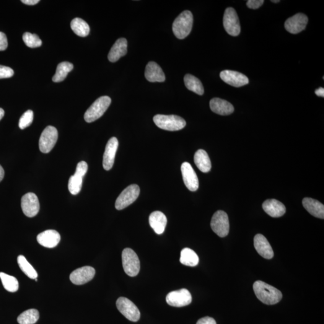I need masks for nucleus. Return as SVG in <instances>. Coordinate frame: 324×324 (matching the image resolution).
<instances>
[{"instance_id": "1", "label": "nucleus", "mask_w": 324, "mask_h": 324, "mask_svg": "<svg viewBox=\"0 0 324 324\" xmlns=\"http://www.w3.org/2000/svg\"><path fill=\"white\" fill-rule=\"evenodd\" d=\"M253 291L256 297L264 304L273 305L282 299V294L279 289L263 281H256L253 284Z\"/></svg>"}, {"instance_id": "2", "label": "nucleus", "mask_w": 324, "mask_h": 324, "mask_svg": "<svg viewBox=\"0 0 324 324\" xmlns=\"http://www.w3.org/2000/svg\"><path fill=\"white\" fill-rule=\"evenodd\" d=\"M193 15L189 10L183 12L176 18L172 25V30L176 38L183 39L188 36L192 29Z\"/></svg>"}, {"instance_id": "3", "label": "nucleus", "mask_w": 324, "mask_h": 324, "mask_svg": "<svg viewBox=\"0 0 324 324\" xmlns=\"http://www.w3.org/2000/svg\"><path fill=\"white\" fill-rule=\"evenodd\" d=\"M153 121L158 128L168 131H180L186 125V122L183 118L175 115L158 114L154 116Z\"/></svg>"}, {"instance_id": "4", "label": "nucleus", "mask_w": 324, "mask_h": 324, "mask_svg": "<svg viewBox=\"0 0 324 324\" xmlns=\"http://www.w3.org/2000/svg\"><path fill=\"white\" fill-rule=\"evenodd\" d=\"M111 103V99L110 97L102 96L98 98L85 112L84 114L85 121L87 123H92L100 118L108 110Z\"/></svg>"}, {"instance_id": "5", "label": "nucleus", "mask_w": 324, "mask_h": 324, "mask_svg": "<svg viewBox=\"0 0 324 324\" xmlns=\"http://www.w3.org/2000/svg\"><path fill=\"white\" fill-rule=\"evenodd\" d=\"M122 263L124 271L131 277L138 275L140 271V261L137 254L130 248H126L122 252Z\"/></svg>"}, {"instance_id": "6", "label": "nucleus", "mask_w": 324, "mask_h": 324, "mask_svg": "<svg viewBox=\"0 0 324 324\" xmlns=\"http://www.w3.org/2000/svg\"><path fill=\"white\" fill-rule=\"evenodd\" d=\"M140 188L138 185H132L122 191L116 199L115 208L118 210H121L133 203L138 198Z\"/></svg>"}, {"instance_id": "7", "label": "nucleus", "mask_w": 324, "mask_h": 324, "mask_svg": "<svg viewBox=\"0 0 324 324\" xmlns=\"http://www.w3.org/2000/svg\"><path fill=\"white\" fill-rule=\"evenodd\" d=\"M211 227L220 237H226L229 232V218L226 212L222 210L215 212L211 219Z\"/></svg>"}, {"instance_id": "8", "label": "nucleus", "mask_w": 324, "mask_h": 324, "mask_svg": "<svg viewBox=\"0 0 324 324\" xmlns=\"http://www.w3.org/2000/svg\"><path fill=\"white\" fill-rule=\"evenodd\" d=\"M116 307L122 315L132 322H137L141 317L138 308L126 297H120L116 302Z\"/></svg>"}, {"instance_id": "9", "label": "nucleus", "mask_w": 324, "mask_h": 324, "mask_svg": "<svg viewBox=\"0 0 324 324\" xmlns=\"http://www.w3.org/2000/svg\"><path fill=\"white\" fill-rule=\"evenodd\" d=\"M58 131L53 126H48L44 130L39 139V149L43 153H48L56 146L58 139Z\"/></svg>"}, {"instance_id": "10", "label": "nucleus", "mask_w": 324, "mask_h": 324, "mask_svg": "<svg viewBox=\"0 0 324 324\" xmlns=\"http://www.w3.org/2000/svg\"><path fill=\"white\" fill-rule=\"evenodd\" d=\"M88 171L87 163L84 161L77 163L76 172L69 178L68 188L70 192L74 195L78 194L81 190L82 179Z\"/></svg>"}, {"instance_id": "11", "label": "nucleus", "mask_w": 324, "mask_h": 324, "mask_svg": "<svg viewBox=\"0 0 324 324\" xmlns=\"http://www.w3.org/2000/svg\"><path fill=\"white\" fill-rule=\"evenodd\" d=\"M225 30L232 36H238L241 32L239 18L237 12L232 7H228L225 10L224 16Z\"/></svg>"}, {"instance_id": "12", "label": "nucleus", "mask_w": 324, "mask_h": 324, "mask_svg": "<svg viewBox=\"0 0 324 324\" xmlns=\"http://www.w3.org/2000/svg\"><path fill=\"white\" fill-rule=\"evenodd\" d=\"M166 300L168 305L173 307H181L190 305L192 297L190 292L186 289L172 291L167 295Z\"/></svg>"}, {"instance_id": "13", "label": "nucleus", "mask_w": 324, "mask_h": 324, "mask_svg": "<svg viewBox=\"0 0 324 324\" xmlns=\"http://www.w3.org/2000/svg\"><path fill=\"white\" fill-rule=\"evenodd\" d=\"M21 208L26 216H36L40 210V204L38 196L33 193L24 194L21 199Z\"/></svg>"}, {"instance_id": "14", "label": "nucleus", "mask_w": 324, "mask_h": 324, "mask_svg": "<svg viewBox=\"0 0 324 324\" xmlns=\"http://www.w3.org/2000/svg\"><path fill=\"white\" fill-rule=\"evenodd\" d=\"M95 273V269L92 267H82L72 272L70 275V280L75 285H84L92 281L94 278Z\"/></svg>"}, {"instance_id": "15", "label": "nucleus", "mask_w": 324, "mask_h": 324, "mask_svg": "<svg viewBox=\"0 0 324 324\" xmlns=\"http://www.w3.org/2000/svg\"><path fill=\"white\" fill-rule=\"evenodd\" d=\"M184 183L189 191H195L199 188V181L195 171L190 163L184 162L181 167Z\"/></svg>"}, {"instance_id": "16", "label": "nucleus", "mask_w": 324, "mask_h": 324, "mask_svg": "<svg viewBox=\"0 0 324 324\" xmlns=\"http://www.w3.org/2000/svg\"><path fill=\"white\" fill-rule=\"evenodd\" d=\"M220 76L225 83L234 87H243L249 82L248 77L245 75L229 70L221 72Z\"/></svg>"}, {"instance_id": "17", "label": "nucleus", "mask_w": 324, "mask_h": 324, "mask_svg": "<svg viewBox=\"0 0 324 324\" xmlns=\"http://www.w3.org/2000/svg\"><path fill=\"white\" fill-rule=\"evenodd\" d=\"M308 18L303 14H297L288 18L285 23V27L287 32L292 34L302 32L306 27Z\"/></svg>"}, {"instance_id": "18", "label": "nucleus", "mask_w": 324, "mask_h": 324, "mask_svg": "<svg viewBox=\"0 0 324 324\" xmlns=\"http://www.w3.org/2000/svg\"><path fill=\"white\" fill-rule=\"evenodd\" d=\"M118 147V141L115 137L111 138L106 144L103 158V167L106 171H110L113 168Z\"/></svg>"}, {"instance_id": "19", "label": "nucleus", "mask_w": 324, "mask_h": 324, "mask_svg": "<svg viewBox=\"0 0 324 324\" xmlns=\"http://www.w3.org/2000/svg\"><path fill=\"white\" fill-rule=\"evenodd\" d=\"M254 247L263 258L270 259L273 258L274 252L270 244L263 235L259 234L254 238Z\"/></svg>"}, {"instance_id": "20", "label": "nucleus", "mask_w": 324, "mask_h": 324, "mask_svg": "<svg viewBox=\"0 0 324 324\" xmlns=\"http://www.w3.org/2000/svg\"><path fill=\"white\" fill-rule=\"evenodd\" d=\"M61 236L56 230H46L41 232L37 237L38 243L43 247L54 248L60 242Z\"/></svg>"}, {"instance_id": "21", "label": "nucleus", "mask_w": 324, "mask_h": 324, "mask_svg": "<svg viewBox=\"0 0 324 324\" xmlns=\"http://www.w3.org/2000/svg\"><path fill=\"white\" fill-rule=\"evenodd\" d=\"M128 53V41L124 38H119L114 44L108 54L109 60L112 63L119 60L122 57L125 56Z\"/></svg>"}, {"instance_id": "22", "label": "nucleus", "mask_w": 324, "mask_h": 324, "mask_svg": "<svg viewBox=\"0 0 324 324\" xmlns=\"http://www.w3.org/2000/svg\"><path fill=\"white\" fill-rule=\"evenodd\" d=\"M212 112L220 115H229L234 113V108L231 103L220 98H213L210 102Z\"/></svg>"}, {"instance_id": "23", "label": "nucleus", "mask_w": 324, "mask_h": 324, "mask_svg": "<svg viewBox=\"0 0 324 324\" xmlns=\"http://www.w3.org/2000/svg\"><path fill=\"white\" fill-rule=\"evenodd\" d=\"M264 211L272 217H280L286 212V207L276 199H267L263 204Z\"/></svg>"}, {"instance_id": "24", "label": "nucleus", "mask_w": 324, "mask_h": 324, "mask_svg": "<svg viewBox=\"0 0 324 324\" xmlns=\"http://www.w3.org/2000/svg\"><path fill=\"white\" fill-rule=\"evenodd\" d=\"M145 76L149 82H162L165 81V75L159 64L154 61H150L147 64Z\"/></svg>"}, {"instance_id": "25", "label": "nucleus", "mask_w": 324, "mask_h": 324, "mask_svg": "<svg viewBox=\"0 0 324 324\" xmlns=\"http://www.w3.org/2000/svg\"><path fill=\"white\" fill-rule=\"evenodd\" d=\"M150 226L157 234H162L165 231L167 224V218L162 212H152L149 217Z\"/></svg>"}, {"instance_id": "26", "label": "nucleus", "mask_w": 324, "mask_h": 324, "mask_svg": "<svg viewBox=\"0 0 324 324\" xmlns=\"http://www.w3.org/2000/svg\"><path fill=\"white\" fill-rule=\"evenodd\" d=\"M303 207L313 216L324 219V206L320 201L312 198H305L303 200Z\"/></svg>"}, {"instance_id": "27", "label": "nucleus", "mask_w": 324, "mask_h": 324, "mask_svg": "<svg viewBox=\"0 0 324 324\" xmlns=\"http://www.w3.org/2000/svg\"><path fill=\"white\" fill-rule=\"evenodd\" d=\"M194 162L198 169L203 172H209L211 169V160L207 152L204 150H199L195 152Z\"/></svg>"}, {"instance_id": "28", "label": "nucleus", "mask_w": 324, "mask_h": 324, "mask_svg": "<svg viewBox=\"0 0 324 324\" xmlns=\"http://www.w3.org/2000/svg\"><path fill=\"white\" fill-rule=\"evenodd\" d=\"M184 81L185 86L189 90L195 93L197 95H203L204 89L203 84L196 77L190 74H187L184 78Z\"/></svg>"}, {"instance_id": "29", "label": "nucleus", "mask_w": 324, "mask_h": 324, "mask_svg": "<svg viewBox=\"0 0 324 324\" xmlns=\"http://www.w3.org/2000/svg\"><path fill=\"white\" fill-rule=\"evenodd\" d=\"M180 261L183 265L195 267L199 263V257L193 250L185 248L181 251Z\"/></svg>"}, {"instance_id": "30", "label": "nucleus", "mask_w": 324, "mask_h": 324, "mask_svg": "<svg viewBox=\"0 0 324 324\" xmlns=\"http://www.w3.org/2000/svg\"><path fill=\"white\" fill-rule=\"evenodd\" d=\"M71 26L73 32L79 37L84 38L89 35L90 31L89 25L81 18H75L72 20Z\"/></svg>"}, {"instance_id": "31", "label": "nucleus", "mask_w": 324, "mask_h": 324, "mask_svg": "<svg viewBox=\"0 0 324 324\" xmlns=\"http://www.w3.org/2000/svg\"><path fill=\"white\" fill-rule=\"evenodd\" d=\"M74 69V65L69 62H62L59 63L57 67L55 75L53 77L54 82H60L63 81L67 76V75Z\"/></svg>"}, {"instance_id": "32", "label": "nucleus", "mask_w": 324, "mask_h": 324, "mask_svg": "<svg viewBox=\"0 0 324 324\" xmlns=\"http://www.w3.org/2000/svg\"><path fill=\"white\" fill-rule=\"evenodd\" d=\"M39 319V312L35 308L25 311L17 319L19 324H34Z\"/></svg>"}, {"instance_id": "33", "label": "nucleus", "mask_w": 324, "mask_h": 324, "mask_svg": "<svg viewBox=\"0 0 324 324\" xmlns=\"http://www.w3.org/2000/svg\"><path fill=\"white\" fill-rule=\"evenodd\" d=\"M0 279L5 289L10 292H17L19 289V283L18 280L15 277L10 276L1 272L0 273Z\"/></svg>"}, {"instance_id": "34", "label": "nucleus", "mask_w": 324, "mask_h": 324, "mask_svg": "<svg viewBox=\"0 0 324 324\" xmlns=\"http://www.w3.org/2000/svg\"><path fill=\"white\" fill-rule=\"evenodd\" d=\"M18 263L21 270L24 272L26 276H27L29 278L35 279L38 278V274L37 271L33 268V267L28 263L24 256L19 255L18 257Z\"/></svg>"}, {"instance_id": "35", "label": "nucleus", "mask_w": 324, "mask_h": 324, "mask_svg": "<svg viewBox=\"0 0 324 324\" xmlns=\"http://www.w3.org/2000/svg\"><path fill=\"white\" fill-rule=\"evenodd\" d=\"M25 45L28 47L35 48L40 47L42 44L40 38L38 35L30 33H25L22 36Z\"/></svg>"}, {"instance_id": "36", "label": "nucleus", "mask_w": 324, "mask_h": 324, "mask_svg": "<svg viewBox=\"0 0 324 324\" xmlns=\"http://www.w3.org/2000/svg\"><path fill=\"white\" fill-rule=\"evenodd\" d=\"M34 114L33 111L28 110L23 114L19 122V127L20 129H24L32 124Z\"/></svg>"}, {"instance_id": "37", "label": "nucleus", "mask_w": 324, "mask_h": 324, "mask_svg": "<svg viewBox=\"0 0 324 324\" xmlns=\"http://www.w3.org/2000/svg\"><path fill=\"white\" fill-rule=\"evenodd\" d=\"M14 75V72L10 67L0 65V79L9 78Z\"/></svg>"}, {"instance_id": "38", "label": "nucleus", "mask_w": 324, "mask_h": 324, "mask_svg": "<svg viewBox=\"0 0 324 324\" xmlns=\"http://www.w3.org/2000/svg\"><path fill=\"white\" fill-rule=\"evenodd\" d=\"M264 2L263 0H248L246 4L249 9H257L263 6Z\"/></svg>"}, {"instance_id": "39", "label": "nucleus", "mask_w": 324, "mask_h": 324, "mask_svg": "<svg viewBox=\"0 0 324 324\" xmlns=\"http://www.w3.org/2000/svg\"><path fill=\"white\" fill-rule=\"evenodd\" d=\"M8 46V41L6 35L4 33L0 32V51H5Z\"/></svg>"}, {"instance_id": "40", "label": "nucleus", "mask_w": 324, "mask_h": 324, "mask_svg": "<svg viewBox=\"0 0 324 324\" xmlns=\"http://www.w3.org/2000/svg\"><path fill=\"white\" fill-rule=\"evenodd\" d=\"M196 324H217L216 321L213 318L209 317V316H206L203 318L200 319L197 322Z\"/></svg>"}, {"instance_id": "41", "label": "nucleus", "mask_w": 324, "mask_h": 324, "mask_svg": "<svg viewBox=\"0 0 324 324\" xmlns=\"http://www.w3.org/2000/svg\"><path fill=\"white\" fill-rule=\"evenodd\" d=\"M21 2L25 4L33 6V5L37 4L40 1L39 0H22Z\"/></svg>"}, {"instance_id": "42", "label": "nucleus", "mask_w": 324, "mask_h": 324, "mask_svg": "<svg viewBox=\"0 0 324 324\" xmlns=\"http://www.w3.org/2000/svg\"><path fill=\"white\" fill-rule=\"evenodd\" d=\"M315 94L319 97H324V88L320 87L317 90H315Z\"/></svg>"}, {"instance_id": "43", "label": "nucleus", "mask_w": 324, "mask_h": 324, "mask_svg": "<svg viewBox=\"0 0 324 324\" xmlns=\"http://www.w3.org/2000/svg\"><path fill=\"white\" fill-rule=\"evenodd\" d=\"M4 177V171L3 168L0 165V182L2 180Z\"/></svg>"}, {"instance_id": "44", "label": "nucleus", "mask_w": 324, "mask_h": 324, "mask_svg": "<svg viewBox=\"0 0 324 324\" xmlns=\"http://www.w3.org/2000/svg\"><path fill=\"white\" fill-rule=\"evenodd\" d=\"M4 115V111L2 108H0V121L3 118Z\"/></svg>"}, {"instance_id": "45", "label": "nucleus", "mask_w": 324, "mask_h": 324, "mask_svg": "<svg viewBox=\"0 0 324 324\" xmlns=\"http://www.w3.org/2000/svg\"><path fill=\"white\" fill-rule=\"evenodd\" d=\"M271 2H274V3H277V2H279V0H276V1H271Z\"/></svg>"}]
</instances>
